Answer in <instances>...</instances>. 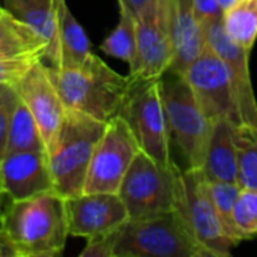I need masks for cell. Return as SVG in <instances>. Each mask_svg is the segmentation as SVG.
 Returning a JSON list of instances; mask_svg holds the SVG:
<instances>
[{
    "instance_id": "6da1fadb",
    "label": "cell",
    "mask_w": 257,
    "mask_h": 257,
    "mask_svg": "<svg viewBox=\"0 0 257 257\" xmlns=\"http://www.w3.org/2000/svg\"><path fill=\"white\" fill-rule=\"evenodd\" d=\"M0 233L15 257H56L69 236L65 199L50 191L11 200L0 211Z\"/></svg>"
},
{
    "instance_id": "7a4b0ae2",
    "label": "cell",
    "mask_w": 257,
    "mask_h": 257,
    "mask_svg": "<svg viewBox=\"0 0 257 257\" xmlns=\"http://www.w3.org/2000/svg\"><path fill=\"white\" fill-rule=\"evenodd\" d=\"M48 71L66 108L102 122L119 114L131 83L130 75L116 72L96 54L78 65L48 66Z\"/></svg>"
},
{
    "instance_id": "3957f363",
    "label": "cell",
    "mask_w": 257,
    "mask_h": 257,
    "mask_svg": "<svg viewBox=\"0 0 257 257\" xmlns=\"http://www.w3.org/2000/svg\"><path fill=\"white\" fill-rule=\"evenodd\" d=\"M105 123L83 111L66 108L62 126L47 154L54 191L63 199L83 193L89 164Z\"/></svg>"
},
{
    "instance_id": "277c9868",
    "label": "cell",
    "mask_w": 257,
    "mask_h": 257,
    "mask_svg": "<svg viewBox=\"0 0 257 257\" xmlns=\"http://www.w3.org/2000/svg\"><path fill=\"white\" fill-rule=\"evenodd\" d=\"M114 257H212L178 209L128 218L117 230Z\"/></svg>"
},
{
    "instance_id": "5b68a950",
    "label": "cell",
    "mask_w": 257,
    "mask_h": 257,
    "mask_svg": "<svg viewBox=\"0 0 257 257\" xmlns=\"http://www.w3.org/2000/svg\"><path fill=\"white\" fill-rule=\"evenodd\" d=\"M161 92L166 107L172 145L185 161V169H200L212 130L190 84L182 74L167 71L161 77Z\"/></svg>"
},
{
    "instance_id": "8992f818",
    "label": "cell",
    "mask_w": 257,
    "mask_h": 257,
    "mask_svg": "<svg viewBox=\"0 0 257 257\" xmlns=\"http://www.w3.org/2000/svg\"><path fill=\"white\" fill-rule=\"evenodd\" d=\"M181 173L178 164L164 166L139 151L117 191L128 217L145 218L176 209Z\"/></svg>"
},
{
    "instance_id": "52a82bcc",
    "label": "cell",
    "mask_w": 257,
    "mask_h": 257,
    "mask_svg": "<svg viewBox=\"0 0 257 257\" xmlns=\"http://www.w3.org/2000/svg\"><path fill=\"white\" fill-rule=\"evenodd\" d=\"M119 114L131 126L140 151L164 166L176 164L172 158V139L161 92V78H131Z\"/></svg>"
},
{
    "instance_id": "ba28073f",
    "label": "cell",
    "mask_w": 257,
    "mask_h": 257,
    "mask_svg": "<svg viewBox=\"0 0 257 257\" xmlns=\"http://www.w3.org/2000/svg\"><path fill=\"white\" fill-rule=\"evenodd\" d=\"M139 151L128 122L120 114L111 117L93 151L83 193H117Z\"/></svg>"
},
{
    "instance_id": "9c48e42d",
    "label": "cell",
    "mask_w": 257,
    "mask_h": 257,
    "mask_svg": "<svg viewBox=\"0 0 257 257\" xmlns=\"http://www.w3.org/2000/svg\"><path fill=\"white\" fill-rule=\"evenodd\" d=\"M206 116L214 122L226 119L235 126L244 125L238 93L230 71L208 47L182 74Z\"/></svg>"
},
{
    "instance_id": "30bf717a",
    "label": "cell",
    "mask_w": 257,
    "mask_h": 257,
    "mask_svg": "<svg viewBox=\"0 0 257 257\" xmlns=\"http://www.w3.org/2000/svg\"><path fill=\"white\" fill-rule=\"evenodd\" d=\"M176 209L185 220L196 239L212 257H229L238 242L226 232L217 211L209 200L202 172L197 169H182L179 197Z\"/></svg>"
},
{
    "instance_id": "8fae6325",
    "label": "cell",
    "mask_w": 257,
    "mask_h": 257,
    "mask_svg": "<svg viewBox=\"0 0 257 257\" xmlns=\"http://www.w3.org/2000/svg\"><path fill=\"white\" fill-rule=\"evenodd\" d=\"M136 38L137 54L128 75L134 80L161 78L173 62L169 0H152L136 17Z\"/></svg>"
},
{
    "instance_id": "7c38bea8",
    "label": "cell",
    "mask_w": 257,
    "mask_h": 257,
    "mask_svg": "<svg viewBox=\"0 0 257 257\" xmlns=\"http://www.w3.org/2000/svg\"><path fill=\"white\" fill-rule=\"evenodd\" d=\"M42 60H35L29 71L12 86L38 122L48 154L62 126L66 107L50 77L48 66Z\"/></svg>"
},
{
    "instance_id": "4fadbf2b",
    "label": "cell",
    "mask_w": 257,
    "mask_h": 257,
    "mask_svg": "<svg viewBox=\"0 0 257 257\" xmlns=\"http://www.w3.org/2000/svg\"><path fill=\"white\" fill-rule=\"evenodd\" d=\"M69 236L89 239L117 230L130 217L117 193H81L65 199Z\"/></svg>"
},
{
    "instance_id": "5bb4252c",
    "label": "cell",
    "mask_w": 257,
    "mask_h": 257,
    "mask_svg": "<svg viewBox=\"0 0 257 257\" xmlns=\"http://www.w3.org/2000/svg\"><path fill=\"white\" fill-rule=\"evenodd\" d=\"M206 47L227 65L241 105L244 125L257 126V99L250 74L251 51L236 44L224 30L223 18L205 24Z\"/></svg>"
},
{
    "instance_id": "9a60e30c",
    "label": "cell",
    "mask_w": 257,
    "mask_h": 257,
    "mask_svg": "<svg viewBox=\"0 0 257 257\" xmlns=\"http://www.w3.org/2000/svg\"><path fill=\"white\" fill-rule=\"evenodd\" d=\"M3 193L9 200H23L54 191V182L45 151L6 154L0 160Z\"/></svg>"
},
{
    "instance_id": "2e32d148",
    "label": "cell",
    "mask_w": 257,
    "mask_h": 257,
    "mask_svg": "<svg viewBox=\"0 0 257 257\" xmlns=\"http://www.w3.org/2000/svg\"><path fill=\"white\" fill-rule=\"evenodd\" d=\"M173 62L169 71L184 74L206 50L205 26L197 17L193 0H169Z\"/></svg>"
},
{
    "instance_id": "e0dca14e",
    "label": "cell",
    "mask_w": 257,
    "mask_h": 257,
    "mask_svg": "<svg viewBox=\"0 0 257 257\" xmlns=\"http://www.w3.org/2000/svg\"><path fill=\"white\" fill-rule=\"evenodd\" d=\"M53 5L56 32L50 65L71 66L83 63L93 54L86 30L68 8L66 0H53Z\"/></svg>"
},
{
    "instance_id": "ac0fdd59",
    "label": "cell",
    "mask_w": 257,
    "mask_h": 257,
    "mask_svg": "<svg viewBox=\"0 0 257 257\" xmlns=\"http://www.w3.org/2000/svg\"><path fill=\"white\" fill-rule=\"evenodd\" d=\"M236 126L226 119L212 122L203 164L199 169L206 179L238 182V146Z\"/></svg>"
},
{
    "instance_id": "d6986e66",
    "label": "cell",
    "mask_w": 257,
    "mask_h": 257,
    "mask_svg": "<svg viewBox=\"0 0 257 257\" xmlns=\"http://www.w3.org/2000/svg\"><path fill=\"white\" fill-rule=\"evenodd\" d=\"M3 6L42 39L45 44L44 59L50 62L56 32L53 0H3Z\"/></svg>"
},
{
    "instance_id": "ffe728a7",
    "label": "cell",
    "mask_w": 257,
    "mask_h": 257,
    "mask_svg": "<svg viewBox=\"0 0 257 257\" xmlns=\"http://www.w3.org/2000/svg\"><path fill=\"white\" fill-rule=\"evenodd\" d=\"M44 54L45 44L42 39L5 6H0V56H32L44 59Z\"/></svg>"
},
{
    "instance_id": "44dd1931",
    "label": "cell",
    "mask_w": 257,
    "mask_h": 257,
    "mask_svg": "<svg viewBox=\"0 0 257 257\" xmlns=\"http://www.w3.org/2000/svg\"><path fill=\"white\" fill-rule=\"evenodd\" d=\"M119 5V23L111 33L102 41L99 50L110 57L126 62L131 68L136 62L137 54V38H136V17L123 5Z\"/></svg>"
},
{
    "instance_id": "7402d4cb",
    "label": "cell",
    "mask_w": 257,
    "mask_h": 257,
    "mask_svg": "<svg viewBox=\"0 0 257 257\" xmlns=\"http://www.w3.org/2000/svg\"><path fill=\"white\" fill-rule=\"evenodd\" d=\"M23 151L47 152L38 122L35 120L29 107L21 99H18V104L14 110V116L11 120L6 154L23 152Z\"/></svg>"
},
{
    "instance_id": "603a6c76",
    "label": "cell",
    "mask_w": 257,
    "mask_h": 257,
    "mask_svg": "<svg viewBox=\"0 0 257 257\" xmlns=\"http://www.w3.org/2000/svg\"><path fill=\"white\" fill-rule=\"evenodd\" d=\"M223 27L236 44L251 51L257 41V0H238L226 9Z\"/></svg>"
},
{
    "instance_id": "cb8c5ba5",
    "label": "cell",
    "mask_w": 257,
    "mask_h": 257,
    "mask_svg": "<svg viewBox=\"0 0 257 257\" xmlns=\"http://www.w3.org/2000/svg\"><path fill=\"white\" fill-rule=\"evenodd\" d=\"M203 176V175H202ZM203 187L205 191L212 202L217 215L224 226L226 232L239 244L241 238L236 232L235 223H233V211L238 200V196L241 193V185L238 182H226V181H211L203 176Z\"/></svg>"
},
{
    "instance_id": "d4e9b609",
    "label": "cell",
    "mask_w": 257,
    "mask_h": 257,
    "mask_svg": "<svg viewBox=\"0 0 257 257\" xmlns=\"http://www.w3.org/2000/svg\"><path fill=\"white\" fill-rule=\"evenodd\" d=\"M238 146V184L257 190V126L241 125L235 130Z\"/></svg>"
},
{
    "instance_id": "484cf974",
    "label": "cell",
    "mask_w": 257,
    "mask_h": 257,
    "mask_svg": "<svg viewBox=\"0 0 257 257\" xmlns=\"http://www.w3.org/2000/svg\"><path fill=\"white\" fill-rule=\"evenodd\" d=\"M233 223L241 241L251 239L257 235V190L241 188L238 196Z\"/></svg>"
},
{
    "instance_id": "4316f807",
    "label": "cell",
    "mask_w": 257,
    "mask_h": 257,
    "mask_svg": "<svg viewBox=\"0 0 257 257\" xmlns=\"http://www.w3.org/2000/svg\"><path fill=\"white\" fill-rule=\"evenodd\" d=\"M18 93L12 84H5L0 92V160L6 154L8 136L11 128V120L14 116V110L18 104Z\"/></svg>"
},
{
    "instance_id": "83f0119b",
    "label": "cell",
    "mask_w": 257,
    "mask_h": 257,
    "mask_svg": "<svg viewBox=\"0 0 257 257\" xmlns=\"http://www.w3.org/2000/svg\"><path fill=\"white\" fill-rule=\"evenodd\" d=\"M38 59L41 57L0 56V84H15Z\"/></svg>"
},
{
    "instance_id": "f1b7e54d",
    "label": "cell",
    "mask_w": 257,
    "mask_h": 257,
    "mask_svg": "<svg viewBox=\"0 0 257 257\" xmlns=\"http://www.w3.org/2000/svg\"><path fill=\"white\" fill-rule=\"evenodd\" d=\"M117 230L86 239V247L81 250L80 257H114Z\"/></svg>"
},
{
    "instance_id": "f546056e",
    "label": "cell",
    "mask_w": 257,
    "mask_h": 257,
    "mask_svg": "<svg viewBox=\"0 0 257 257\" xmlns=\"http://www.w3.org/2000/svg\"><path fill=\"white\" fill-rule=\"evenodd\" d=\"M193 3H194L197 17L200 18L203 26L206 23L223 18V9L218 6L217 0H193Z\"/></svg>"
},
{
    "instance_id": "4dcf8cb0",
    "label": "cell",
    "mask_w": 257,
    "mask_h": 257,
    "mask_svg": "<svg viewBox=\"0 0 257 257\" xmlns=\"http://www.w3.org/2000/svg\"><path fill=\"white\" fill-rule=\"evenodd\" d=\"M152 0H117V3H123L133 14L134 17H139L149 5Z\"/></svg>"
},
{
    "instance_id": "1f68e13d",
    "label": "cell",
    "mask_w": 257,
    "mask_h": 257,
    "mask_svg": "<svg viewBox=\"0 0 257 257\" xmlns=\"http://www.w3.org/2000/svg\"><path fill=\"white\" fill-rule=\"evenodd\" d=\"M0 257H15L12 250H11V247L8 245V242L2 236V233H0Z\"/></svg>"
},
{
    "instance_id": "d6a6232c",
    "label": "cell",
    "mask_w": 257,
    "mask_h": 257,
    "mask_svg": "<svg viewBox=\"0 0 257 257\" xmlns=\"http://www.w3.org/2000/svg\"><path fill=\"white\" fill-rule=\"evenodd\" d=\"M238 0H217V3H218V6L223 9V12L226 11V9H229L230 6H233L235 3H236Z\"/></svg>"
},
{
    "instance_id": "836d02e7",
    "label": "cell",
    "mask_w": 257,
    "mask_h": 257,
    "mask_svg": "<svg viewBox=\"0 0 257 257\" xmlns=\"http://www.w3.org/2000/svg\"><path fill=\"white\" fill-rule=\"evenodd\" d=\"M3 197H6V196H5V193H3V187H2V176H0V209H2V202H3Z\"/></svg>"
},
{
    "instance_id": "e575fe53",
    "label": "cell",
    "mask_w": 257,
    "mask_h": 257,
    "mask_svg": "<svg viewBox=\"0 0 257 257\" xmlns=\"http://www.w3.org/2000/svg\"><path fill=\"white\" fill-rule=\"evenodd\" d=\"M5 87V84H0V92H2V89Z\"/></svg>"
}]
</instances>
